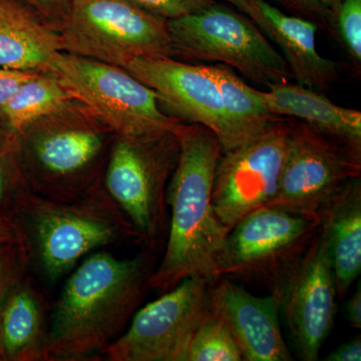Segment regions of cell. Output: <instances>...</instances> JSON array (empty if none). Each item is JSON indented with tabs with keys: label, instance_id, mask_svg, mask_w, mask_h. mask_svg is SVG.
<instances>
[{
	"label": "cell",
	"instance_id": "6da1fadb",
	"mask_svg": "<svg viewBox=\"0 0 361 361\" xmlns=\"http://www.w3.org/2000/svg\"><path fill=\"white\" fill-rule=\"evenodd\" d=\"M151 255L94 252L71 273L47 325L45 360H84L125 331L149 289Z\"/></svg>",
	"mask_w": 361,
	"mask_h": 361
},
{
	"label": "cell",
	"instance_id": "7a4b0ae2",
	"mask_svg": "<svg viewBox=\"0 0 361 361\" xmlns=\"http://www.w3.org/2000/svg\"><path fill=\"white\" fill-rule=\"evenodd\" d=\"M180 154L167 187L171 208L167 242L149 289L166 292L188 277L213 280V261L229 230L212 206L214 173L222 149L213 130L199 123H180L176 129Z\"/></svg>",
	"mask_w": 361,
	"mask_h": 361
},
{
	"label": "cell",
	"instance_id": "3957f363",
	"mask_svg": "<svg viewBox=\"0 0 361 361\" xmlns=\"http://www.w3.org/2000/svg\"><path fill=\"white\" fill-rule=\"evenodd\" d=\"M47 279L56 282L85 255L128 238L132 225L103 183L78 200L63 203L28 193L18 219Z\"/></svg>",
	"mask_w": 361,
	"mask_h": 361
},
{
	"label": "cell",
	"instance_id": "277c9868",
	"mask_svg": "<svg viewBox=\"0 0 361 361\" xmlns=\"http://www.w3.org/2000/svg\"><path fill=\"white\" fill-rule=\"evenodd\" d=\"M47 71L120 137L154 139L180 123L163 113L155 90L120 66L61 51Z\"/></svg>",
	"mask_w": 361,
	"mask_h": 361
},
{
	"label": "cell",
	"instance_id": "5b68a950",
	"mask_svg": "<svg viewBox=\"0 0 361 361\" xmlns=\"http://www.w3.org/2000/svg\"><path fill=\"white\" fill-rule=\"evenodd\" d=\"M179 154L176 133L147 140L116 135L109 154L104 191L149 249L158 248L168 232L167 183Z\"/></svg>",
	"mask_w": 361,
	"mask_h": 361
},
{
	"label": "cell",
	"instance_id": "8992f818",
	"mask_svg": "<svg viewBox=\"0 0 361 361\" xmlns=\"http://www.w3.org/2000/svg\"><path fill=\"white\" fill-rule=\"evenodd\" d=\"M59 37L63 51L123 68L135 58L176 56L168 20L130 0H70Z\"/></svg>",
	"mask_w": 361,
	"mask_h": 361
},
{
	"label": "cell",
	"instance_id": "52a82bcc",
	"mask_svg": "<svg viewBox=\"0 0 361 361\" xmlns=\"http://www.w3.org/2000/svg\"><path fill=\"white\" fill-rule=\"evenodd\" d=\"M168 28L176 56L218 61L264 87L292 78L267 35L234 7L215 2L199 13L168 20Z\"/></svg>",
	"mask_w": 361,
	"mask_h": 361
},
{
	"label": "cell",
	"instance_id": "ba28073f",
	"mask_svg": "<svg viewBox=\"0 0 361 361\" xmlns=\"http://www.w3.org/2000/svg\"><path fill=\"white\" fill-rule=\"evenodd\" d=\"M322 227L320 218L273 206L252 211L230 230L213 261V278H239L274 289Z\"/></svg>",
	"mask_w": 361,
	"mask_h": 361
},
{
	"label": "cell",
	"instance_id": "9c48e42d",
	"mask_svg": "<svg viewBox=\"0 0 361 361\" xmlns=\"http://www.w3.org/2000/svg\"><path fill=\"white\" fill-rule=\"evenodd\" d=\"M210 280L188 277L140 308L102 355L109 361H187L190 344L211 310Z\"/></svg>",
	"mask_w": 361,
	"mask_h": 361
},
{
	"label": "cell",
	"instance_id": "30bf717a",
	"mask_svg": "<svg viewBox=\"0 0 361 361\" xmlns=\"http://www.w3.org/2000/svg\"><path fill=\"white\" fill-rule=\"evenodd\" d=\"M290 144L277 193L269 205L320 218L341 188L360 177L361 151L290 118Z\"/></svg>",
	"mask_w": 361,
	"mask_h": 361
},
{
	"label": "cell",
	"instance_id": "8fae6325",
	"mask_svg": "<svg viewBox=\"0 0 361 361\" xmlns=\"http://www.w3.org/2000/svg\"><path fill=\"white\" fill-rule=\"evenodd\" d=\"M290 133V118L281 116L246 144L221 154L214 173L212 206L226 229L230 231L242 218L273 200Z\"/></svg>",
	"mask_w": 361,
	"mask_h": 361
},
{
	"label": "cell",
	"instance_id": "7c38bea8",
	"mask_svg": "<svg viewBox=\"0 0 361 361\" xmlns=\"http://www.w3.org/2000/svg\"><path fill=\"white\" fill-rule=\"evenodd\" d=\"M23 135L30 193L54 202H73L99 186L94 169L103 155V132L87 123H54Z\"/></svg>",
	"mask_w": 361,
	"mask_h": 361
},
{
	"label": "cell",
	"instance_id": "4fadbf2b",
	"mask_svg": "<svg viewBox=\"0 0 361 361\" xmlns=\"http://www.w3.org/2000/svg\"><path fill=\"white\" fill-rule=\"evenodd\" d=\"M297 357L318 360L336 314V275L322 228L272 290Z\"/></svg>",
	"mask_w": 361,
	"mask_h": 361
},
{
	"label": "cell",
	"instance_id": "5bb4252c",
	"mask_svg": "<svg viewBox=\"0 0 361 361\" xmlns=\"http://www.w3.org/2000/svg\"><path fill=\"white\" fill-rule=\"evenodd\" d=\"M123 70L155 90L160 103L180 121L205 126L223 141L224 115L218 85L208 66H192L173 58L133 59Z\"/></svg>",
	"mask_w": 361,
	"mask_h": 361
},
{
	"label": "cell",
	"instance_id": "9a60e30c",
	"mask_svg": "<svg viewBox=\"0 0 361 361\" xmlns=\"http://www.w3.org/2000/svg\"><path fill=\"white\" fill-rule=\"evenodd\" d=\"M211 308L224 322L245 361L293 360L280 325L276 298L259 297L217 277L209 283Z\"/></svg>",
	"mask_w": 361,
	"mask_h": 361
},
{
	"label": "cell",
	"instance_id": "2e32d148",
	"mask_svg": "<svg viewBox=\"0 0 361 361\" xmlns=\"http://www.w3.org/2000/svg\"><path fill=\"white\" fill-rule=\"evenodd\" d=\"M255 4L267 21L265 35L281 49L297 84L319 92L331 89L338 80V65L318 52L317 23L283 13L267 0H255Z\"/></svg>",
	"mask_w": 361,
	"mask_h": 361
},
{
	"label": "cell",
	"instance_id": "e0dca14e",
	"mask_svg": "<svg viewBox=\"0 0 361 361\" xmlns=\"http://www.w3.org/2000/svg\"><path fill=\"white\" fill-rule=\"evenodd\" d=\"M260 90L272 115L295 118L349 148L361 151V111L337 106L319 90L286 82Z\"/></svg>",
	"mask_w": 361,
	"mask_h": 361
},
{
	"label": "cell",
	"instance_id": "ac0fdd59",
	"mask_svg": "<svg viewBox=\"0 0 361 361\" xmlns=\"http://www.w3.org/2000/svg\"><path fill=\"white\" fill-rule=\"evenodd\" d=\"M47 312L44 294L25 276L0 306V360H45Z\"/></svg>",
	"mask_w": 361,
	"mask_h": 361
},
{
	"label": "cell",
	"instance_id": "d6986e66",
	"mask_svg": "<svg viewBox=\"0 0 361 361\" xmlns=\"http://www.w3.org/2000/svg\"><path fill=\"white\" fill-rule=\"evenodd\" d=\"M336 275L337 298L343 300L361 271V180H349L320 215Z\"/></svg>",
	"mask_w": 361,
	"mask_h": 361
},
{
	"label": "cell",
	"instance_id": "ffe728a7",
	"mask_svg": "<svg viewBox=\"0 0 361 361\" xmlns=\"http://www.w3.org/2000/svg\"><path fill=\"white\" fill-rule=\"evenodd\" d=\"M63 51L59 35L13 0H0V68L49 71Z\"/></svg>",
	"mask_w": 361,
	"mask_h": 361
},
{
	"label": "cell",
	"instance_id": "44dd1931",
	"mask_svg": "<svg viewBox=\"0 0 361 361\" xmlns=\"http://www.w3.org/2000/svg\"><path fill=\"white\" fill-rule=\"evenodd\" d=\"M219 89L224 115L225 135L220 146L222 153L246 144L281 116L266 109L260 90L251 87L236 75L230 66H208Z\"/></svg>",
	"mask_w": 361,
	"mask_h": 361
},
{
	"label": "cell",
	"instance_id": "7402d4cb",
	"mask_svg": "<svg viewBox=\"0 0 361 361\" xmlns=\"http://www.w3.org/2000/svg\"><path fill=\"white\" fill-rule=\"evenodd\" d=\"M71 99L70 92L56 75L51 73L42 75L33 73L0 113L4 116L11 132L23 135L35 123L63 110Z\"/></svg>",
	"mask_w": 361,
	"mask_h": 361
},
{
	"label": "cell",
	"instance_id": "603a6c76",
	"mask_svg": "<svg viewBox=\"0 0 361 361\" xmlns=\"http://www.w3.org/2000/svg\"><path fill=\"white\" fill-rule=\"evenodd\" d=\"M242 360L243 356L231 332L211 308L195 332L187 361Z\"/></svg>",
	"mask_w": 361,
	"mask_h": 361
},
{
	"label": "cell",
	"instance_id": "cb8c5ba5",
	"mask_svg": "<svg viewBox=\"0 0 361 361\" xmlns=\"http://www.w3.org/2000/svg\"><path fill=\"white\" fill-rule=\"evenodd\" d=\"M331 35L336 37L355 73L361 71V0H342L331 16Z\"/></svg>",
	"mask_w": 361,
	"mask_h": 361
},
{
	"label": "cell",
	"instance_id": "d4e9b609",
	"mask_svg": "<svg viewBox=\"0 0 361 361\" xmlns=\"http://www.w3.org/2000/svg\"><path fill=\"white\" fill-rule=\"evenodd\" d=\"M32 252L27 239L8 242L0 245V306L26 276Z\"/></svg>",
	"mask_w": 361,
	"mask_h": 361
},
{
	"label": "cell",
	"instance_id": "484cf974",
	"mask_svg": "<svg viewBox=\"0 0 361 361\" xmlns=\"http://www.w3.org/2000/svg\"><path fill=\"white\" fill-rule=\"evenodd\" d=\"M144 11L164 18L176 20L204 11L212 6L217 0H130Z\"/></svg>",
	"mask_w": 361,
	"mask_h": 361
},
{
	"label": "cell",
	"instance_id": "4316f807",
	"mask_svg": "<svg viewBox=\"0 0 361 361\" xmlns=\"http://www.w3.org/2000/svg\"><path fill=\"white\" fill-rule=\"evenodd\" d=\"M28 193L26 188L14 186L9 182L0 158V216L18 221Z\"/></svg>",
	"mask_w": 361,
	"mask_h": 361
},
{
	"label": "cell",
	"instance_id": "83f0119b",
	"mask_svg": "<svg viewBox=\"0 0 361 361\" xmlns=\"http://www.w3.org/2000/svg\"><path fill=\"white\" fill-rule=\"evenodd\" d=\"M294 16L307 18L317 23L319 28L331 35L330 14L318 0H272Z\"/></svg>",
	"mask_w": 361,
	"mask_h": 361
},
{
	"label": "cell",
	"instance_id": "f1b7e54d",
	"mask_svg": "<svg viewBox=\"0 0 361 361\" xmlns=\"http://www.w3.org/2000/svg\"><path fill=\"white\" fill-rule=\"evenodd\" d=\"M32 75V71L0 68V111L8 103L20 85Z\"/></svg>",
	"mask_w": 361,
	"mask_h": 361
},
{
	"label": "cell",
	"instance_id": "f546056e",
	"mask_svg": "<svg viewBox=\"0 0 361 361\" xmlns=\"http://www.w3.org/2000/svg\"><path fill=\"white\" fill-rule=\"evenodd\" d=\"M326 361H360L361 360V338L356 336L353 341L345 342L332 351L325 358Z\"/></svg>",
	"mask_w": 361,
	"mask_h": 361
},
{
	"label": "cell",
	"instance_id": "4dcf8cb0",
	"mask_svg": "<svg viewBox=\"0 0 361 361\" xmlns=\"http://www.w3.org/2000/svg\"><path fill=\"white\" fill-rule=\"evenodd\" d=\"M25 239H27L25 230L18 221L0 216V245Z\"/></svg>",
	"mask_w": 361,
	"mask_h": 361
},
{
	"label": "cell",
	"instance_id": "1f68e13d",
	"mask_svg": "<svg viewBox=\"0 0 361 361\" xmlns=\"http://www.w3.org/2000/svg\"><path fill=\"white\" fill-rule=\"evenodd\" d=\"M225 1L231 4L237 11H241L242 13L250 18L265 33L267 30V21L256 6L255 0H225Z\"/></svg>",
	"mask_w": 361,
	"mask_h": 361
},
{
	"label": "cell",
	"instance_id": "d6a6232c",
	"mask_svg": "<svg viewBox=\"0 0 361 361\" xmlns=\"http://www.w3.org/2000/svg\"><path fill=\"white\" fill-rule=\"evenodd\" d=\"M344 316L351 326L361 327V286L358 282L357 289L353 295L346 301L343 308Z\"/></svg>",
	"mask_w": 361,
	"mask_h": 361
},
{
	"label": "cell",
	"instance_id": "836d02e7",
	"mask_svg": "<svg viewBox=\"0 0 361 361\" xmlns=\"http://www.w3.org/2000/svg\"><path fill=\"white\" fill-rule=\"evenodd\" d=\"M25 1H27L28 4H32V6L39 7L40 9L49 11L52 7L61 4V0H25Z\"/></svg>",
	"mask_w": 361,
	"mask_h": 361
},
{
	"label": "cell",
	"instance_id": "e575fe53",
	"mask_svg": "<svg viewBox=\"0 0 361 361\" xmlns=\"http://www.w3.org/2000/svg\"><path fill=\"white\" fill-rule=\"evenodd\" d=\"M318 1L329 11L330 14V21H331V16L336 13L337 8L341 6L342 0H318ZM330 25H331V23H330Z\"/></svg>",
	"mask_w": 361,
	"mask_h": 361
},
{
	"label": "cell",
	"instance_id": "d590c367",
	"mask_svg": "<svg viewBox=\"0 0 361 361\" xmlns=\"http://www.w3.org/2000/svg\"></svg>",
	"mask_w": 361,
	"mask_h": 361
}]
</instances>
